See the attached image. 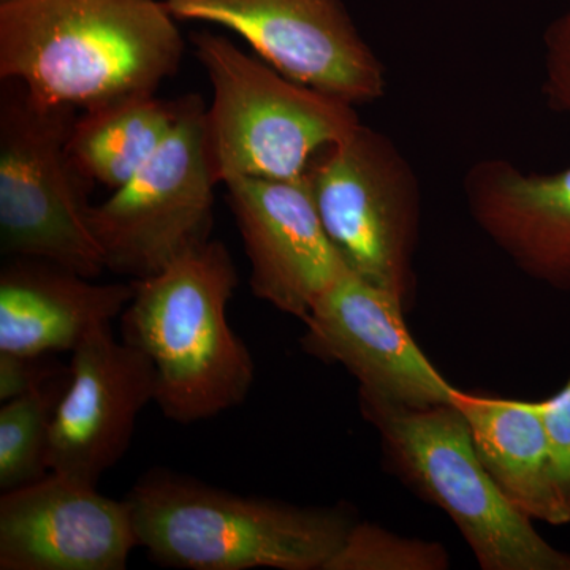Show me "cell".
Wrapping results in <instances>:
<instances>
[{"label": "cell", "mask_w": 570, "mask_h": 570, "mask_svg": "<svg viewBox=\"0 0 570 570\" xmlns=\"http://www.w3.org/2000/svg\"><path fill=\"white\" fill-rule=\"evenodd\" d=\"M387 288L347 272L317 299L299 344L358 382L360 407L420 409L452 403L455 387L431 365Z\"/></svg>", "instance_id": "10"}, {"label": "cell", "mask_w": 570, "mask_h": 570, "mask_svg": "<svg viewBox=\"0 0 570 570\" xmlns=\"http://www.w3.org/2000/svg\"><path fill=\"white\" fill-rule=\"evenodd\" d=\"M156 392L153 363L118 340L111 324L94 328L71 352L69 382L51 422L50 472L97 485L126 455Z\"/></svg>", "instance_id": "11"}, {"label": "cell", "mask_w": 570, "mask_h": 570, "mask_svg": "<svg viewBox=\"0 0 570 570\" xmlns=\"http://www.w3.org/2000/svg\"><path fill=\"white\" fill-rule=\"evenodd\" d=\"M63 366L55 363L51 355H20L0 352V401L14 400L61 373Z\"/></svg>", "instance_id": "22"}, {"label": "cell", "mask_w": 570, "mask_h": 570, "mask_svg": "<svg viewBox=\"0 0 570 570\" xmlns=\"http://www.w3.org/2000/svg\"><path fill=\"white\" fill-rule=\"evenodd\" d=\"M322 224L348 272L412 309L422 195L414 168L365 124L318 154L306 174Z\"/></svg>", "instance_id": "7"}, {"label": "cell", "mask_w": 570, "mask_h": 570, "mask_svg": "<svg viewBox=\"0 0 570 570\" xmlns=\"http://www.w3.org/2000/svg\"><path fill=\"white\" fill-rule=\"evenodd\" d=\"M543 45V94L550 108L570 116V7L551 22Z\"/></svg>", "instance_id": "20"}, {"label": "cell", "mask_w": 570, "mask_h": 570, "mask_svg": "<svg viewBox=\"0 0 570 570\" xmlns=\"http://www.w3.org/2000/svg\"><path fill=\"white\" fill-rule=\"evenodd\" d=\"M69 382V367L40 387L0 409V491L20 489L50 472L48 445L56 407Z\"/></svg>", "instance_id": "18"}, {"label": "cell", "mask_w": 570, "mask_h": 570, "mask_svg": "<svg viewBox=\"0 0 570 570\" xmlns=\"http://www.w3.org/2000/svg\"><path fill=\"white\" fill-rule=\"evenodd\" d=\"M360 411L376 428L390 471L448 513L480 568L570 570V551L547 542L491 479L455 404Z\"/></svg>", "instance_id": "5"}, {"label": "cell", "mask_w": 570, "mask_h": 570, "mask_svg": "<svg viewBox=\"0 0 570 570\" xmlns=\"http://www.w3.org/2000/svg\"><path fill=\"white\" fill-rule=\"evenodd\" d=\"M130 283L121 337L153 363L154 403L165 417L190 425L245 403L255 367L228 324L239 277L227 246L209 239L157 275Z\"/></svg>", "instance_id": "3"}, {"label": "cell", "mask_w": 570, "mask_h": 570, "mask_svg": "<svg viewBox=\"0 0 570 570\" xmlns=\"http://www.w3.org/2000/svg\"><path fill=\"white\" fill-rule=\"evenodd\" d=\"M452 403L466 419L480 461L510 504L532 521L569 524L570 508L554 474L538 401L455 389Z\"/></svg>", "instance_id": "16"}, {"label": "cell", "mask_w": 570, "mask_h": 570, "mask_svg": "<svg viewBox=\"0 0 570 570\" xmlns=\"http://www.w3.org/2000/svg\"><path fill=\"white\" fill-rule=\"evenodd\" d=\"M77 116L0 80V249L96 279L107 266L89 220L94 186L69 154Z\"/></svg>", "instance_id": "6"}, {"label": "cell", "mask_w": 570, "mask_h": 570, "mask_svg": "<svg viewBox=\"0 0 570 570\" xmlns=\"http://www.w3.org/2000/svg\"><path fill=\"white\" fill-rule=\"evenodd\" d=\"M138 547L187 570H325L356 523L347 504L242 497L154 469L127 494Z\"/></svg>", "instance_id": "2"}, {"label": "cell", "mask_w": 570, "mask_h": 570, "mask_svg": "<svg viewBox=\"0 0 570 570\" xmlns=\"http://www.w3.org/2000/svg\"><path fill=\"white\" fill-rule=\"evenodd\" d=\"M127 499L48 472L0 497V570H124L137 549Z\"/></svg>", "instance_id": "12"}, {"label": "cell", "mask_w": 570, "mask_h": 570, "mask_svg": "<svg viewBox=\"0 0 570 570\" xmlns=\"http://www.w3.org/2000/svg\"><path fill=\"white\" fill-rule=\"evenodd\" d=\"M186 43L163 0H3L0 80L41 102L89 110L151 96Z\"/></svg>", "instance_id": "1"}, {"label": "cell", "mask_w": 570, "mask_h": 570, "mask_svg": "<svg viewBox=\"0 0 570 570\" xmlns=\"http://www.w3.org/2000/svg\"><path fill=\"white\" fill-rule=\"evenodd\" d=\"M450 557L434 540L406 538L381 524L358 521L325 570H445Z\"/></svg>", "instance_id": "19"}, {"label": "cell", "mask_w": 570, "mask_h": 570, "mask_svg": "<svg viewBox=\"0 0 570 570\" xmlns=\"http://www.w3.org/2000/svg\"><path fill=\"white\" fill-rule=\"evenodd\" d=\"M176 21L238 33L291 80L354 105L381 99L384 63L341 0H163Z\"/></svg>", "instance_id": "9"}, {"label": "cell", "mask_w": 570, "mask_h": 570, "mask_svg": "<svg viewBox=\"0 0 570 570\" xmlns=\"http://www.w3.org/2000/svg\"><path fill=\"white\" fill-rule=\"evenodd\" d=\"M538 406L549 441L554 474L570 508V376L560 392L539 400Z\"/></svg>", "instance_id": "21"}, {"label": "cell", "mask_w": 570, "mask_h": 570, "mask_svg": "<svg viewBox=\"0 0 570 570\" xmlns=\"http://www.w3.org/2000/svg\"><path fill=\"white\" fill-rule=\"evenodd\" d=\"M0 2H3V0H0Z\"/></svg>", "instance_id": "23"}, {"label": "cell", "mask_w": 570, "mask_h": 570, "mask_svg": "<svg viewBox=\"0 0 570 570\" xmlns=\"http://www.w3.org/2000/svg\"><path fill=\"white\" fill-rule=\"evenodd\" d=\"M224 186L249 258L254 295L303 321L348 272L326 235L306 176L235 178Z\"/></svg>", "instance_id": "13"}, {"label": "cell", "mask_w": 570, "mask_h": 570, "mask_svg": "<svg viewBox=\"0 0 570 570\" xmlns=\"http://www.w3.org/2000/svg\"><path fill=\"white\" fill-rule=\"evenodd\" d=\"M186 97L134 96L78 112L69 140L71 163L89 183L116 190L163 148L181 119Z\"/></svg>", "instance_id": "17"}, {"label": "cell", "mask_w": 570, "mask_h": 570, "mask_svg": "<svg viewBox=\"0 0 570 570\" xmlns=\"http://www.w3.org/2000/svg\"><path fill=\"white\" fill-rule=\"evenodd\" d=\"M132 283L99 284L52 262L10 257L0 272V352H73L97 326L121 317Z\"/></svg>", "instance_id": "15"}, {"label": "cell", "mask_w": 570, "mask_h": 570, "mask_svg": "<svg viewBox=\"0 0 570 570\" xmlns=\"http://www.w3.org/2000/svg\"><path fill=\"white\" fill-rule=\"evenodd\" d=\"M205 105L186 96L181 119L151 160L89 220L115 275L145 279L212 239L214 183L204 148Z\"/></svg>", "instance_id": "8"}, {"label": "cell", "mask_w": 570, "mask_h": 570, "mask_svg": "<svg viewBox=\"0 0 570 570\" xmlns=\"http://www.w3.org/2000/svg\"><path fill=\"white\" fill-rule=\"evenodd\" d=\"M190 41L213 88L204 148L216 184L303 178L362 124L354 105L291 80L227 37L202 31Z\"/></svg>", "instance_id": "4"}, {"label": "cell", "mask_w": 570, "mask_h": 570, "mask_svg": "<svg viewBox=\"0 0 570 570\" xmlns=\"http://www.w3.org/2000/svg\"><path fill=\"white\" fill-rule=\"evenodd\" d=\"M472 219L524 275L570 292V165L524 174L505 159H483L464 176Z\"/></svg>", "instance_id": "14"}]
</instances>
